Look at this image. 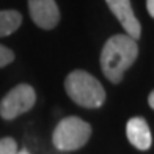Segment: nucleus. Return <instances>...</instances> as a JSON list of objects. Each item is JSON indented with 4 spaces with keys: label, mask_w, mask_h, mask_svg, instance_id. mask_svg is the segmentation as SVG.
Segmentation results:
<instances>
[{
    "label": "nucleus",
    "mask_w": 154,
    "mask_h": 154,
    "mask_svg": "<svg viewBox=\"0 0 154 154\" xmlns=\"http://www.w3.org/2000/svg\"><path fill=\"white\" fill-rule=\"evenodd\" d=\"M30 17L43 30H52L60 20V10L55 0H29Z\"/></svg>",
    "instance_id": "39448f33"
},
{
    "label": "nucleus",
    "mask_w": 154,
    "mask_h": 154,
    "mask_svg": "<svg viewBox=\"0 0 154 154\" xmlns=\"http://www.w3.org/2000/svg\"><path fill=\"white\" fill-rule=\"evenodd\" d=\"M138 55V46L129 35H113L106 41L101 52V69L110 82L118 83L134 65Z\"/></svg>",
    "instance_id": "f257e3e1"
},
{
    "label": "nucleus",
    "mask_w": 154,
    "mask_h": 154,
    "mask_svg": "<svg viewBox=\"0 0 154 154\" xmlns=\"http://www.w3.org/2000/svg\"><path fill=\"white\" fill-rule=\"evenodd\" d=\"M126 135H128V140L131 142V145L135 146L137 149L146 151L151 148L152 137H151L149 126L145 118L142 116L131 118L128 124H126Z\"/></svg>",
    "instance_id": "0eeeda50"
},
{
    "label": "nucleus",
    "mask_w": 154,
    "mask_h": 154,
    "mask_svg": "<svg viewBox=\"0 0 154 154\" xmlns=\"http://www.w3.org/2000/svg\"><path fill=\"white\" fill-rule=\"evenodd\" d=\"M13 60H14V52H13L11 49L0 44V68L10 65Z\"/></svg>",
    "instance_id": "9d476101"
},
{
    "label": "nucleus",
    "mask_w": 154,
    "mask_h": 154,
    "mask_svg": "<svg viewBox=\"0 0 154 154\" xmlns=\"http://www.w3.org/2000/svg\"><path fill=\"white\" fill-rule=\"evenodd\" d=\"M36 102V93L32 85L20 83L10 90L0 101V116L3 120H14L19 115L29 112Z\"/></svg>",
    "instance_id": "20e7f679"
},
{
    "label": "nucleus",
    "mask_w": 154,
    "mask_h": 154,
    "mask_svg": "<svg viewBox=\"0 0 154 154\" xmlns=\"http://www.w3.org/2000/svg\"><path fill=\"white\" fill-rule=\"evenodd\" d=\"M146 8L151 16H154V0H146Z\"/></svg>",
    "instance_id": "9b49d317"
},
{
    "label": "nucleus",
    "mask_w": 154,
    "mask_h": 154,
    "mask_svg": "<svg viewBox=\"0 0 154 154\" xmlns=\"http://www.w3.org/2000/svg\"><path fill=\"white\" fill-rule=\"evenodd\" d=\"M16 154H29V151H27V149H22V151H17Z\"/></svg>",
    "instance_id": "ddd939ff"
},
{
    "label": "nucleus",
    "mask_w": 154,
    "mask_h": 154,
    "mask_svg": "<svg viewBox=\"0 0 154 154\" xmlns=\"http://www.w3.org/2000/svg\"><path fill=\"white\" fill-rule=\"evenodd\" d=\"M17 152V143L14 138L5 137L0 138V154H16Z\"/></svg>",
    "instance_id": "1a4fd4ad"
},
{
    "label": "nucleus",
    "mask_w": 154,
    "mask_h": 154,
    "mask_svg": "<svg viewBox=\"0 0 154 154\" xmlns=\"http://www.w3.org/2000/svg\"><path fill=\"white\" fill-rule=\"evenodd\" d=\"M148 104H149L151 109H154V93H152V91H151L149 96H148Z\"/></svg>",
    "instance_id": "f8f14e48"
},
{
    "label": "nucleus",
    "mask_w": 154,
    "mask_h": 154,
    "mask_svg": "<svg viewBox=\"0 0 154 154\" xmlns=\"http://www.w3.org/2000/svg\"><path fill=\"white\" fill-rule=\"evenodd\" d=\"M65 90L77 106L85 109H99L106 101V90L101 82L82 69H75L68 74Z\"/></svg>",
    "instance_id": "f03ea898"
},
{
    "label": "nucleus",
    "mask_w": 154,
    "mask_h": 154,
    "mask_svg": "<svg viewBox=\"0 0 154 154\" xmlns=\"http://www.w3.org/2000/svg\"><path fill=\"white\" fill-rule=\"evenodd\" d=\"M106 2L110 11L115 14V17L120 20V24L126 30V35H129L131 38L137 41L142 35V27H140L138 19L135 17V13L132 10L131 0H106Z\"/></svg>",
    "instance_id": "423d86ee"
},
{
    "label": "nucleus",
    "mask_w": 154,
    "mask_h": 154,
    "mask_svg": "<svg viewBox=\"0 0 154 154\" xmlns=\"http://www.w3.org/2000/svg\"><path fill=\"white\" fill-rule=\"evenodd\" d=\"M20 24H22V16L16 10H2L0 11V38L8 36L14 33Z\"/></svg>",
    "instance_id": "6e6552de"
},
{
    "label": "nucleus",
    "mask_w": 154,
    "mask_h": 154,
    "mask_svg": "<svg viewBox=\"0 0 154 154\" xmlns=\"http://www.w3.org/2000/svg\"><path fill=\"white\" fill-rule=\"evenodd\" d=\"M90 135H91V126L87 121L79 116H68L57 124L52 134V142L60 151H75L85 146Z\"/></svg>",
    "instance_id": "7ed1b4c3"
}]
</instances>
